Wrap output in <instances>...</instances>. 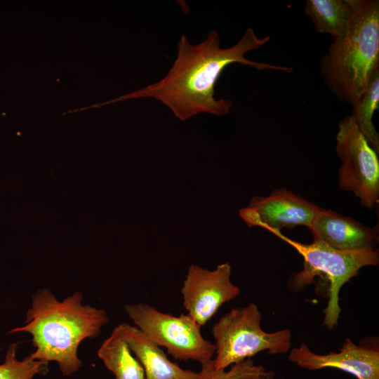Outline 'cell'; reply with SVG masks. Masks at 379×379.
Segmentation results:
<instances>
[{
    "label": "cell",
    "instance_id": "obj_4",
    "mask_svg": "<svg viewBox=\"0 0 379 379\" xmlns=\"http://www.w3.org/2000/svg\"><path fill=\"white\" fill-rule=\"evenodd\" d=\"M274 234L290 244L303 258V270L293 274L288 280V286L291 289H302L318 275H324L329 281L328 301L324 310V325L332 330L338 325L341 311L339 305L340 288L357 276L362 267L378 265V251H340L319 241L303 244L292 240L281 232Z\"/></svg>",
    "mask_w": 379,
    "mask_h": 379
},
{
    "label": "cell",
    "instance_id": "obj_9",
    "mask_svg": "<svg viewBox=\"0 0 379 379\" xmlns=\"http://www.w3.org/2000/svg\"><path fill=\"white\" fill-rule=\"evenodd\" d=\"M319 206L285 188L274 190L267 196H255L239 210L248 227H259L272 234L298 225L310 228Z\"/></svg>",
    "mask_w": 379,
    "mask_h": 379
},
{
    "label": "cell",
    "instance_id": "obj_2",
    "mask_svg": "<svg viewBox=\"0 0 379 379\" xmlns=\"http://www.w3.org/2000/svg\"><path fill=\"white\" fill-rule=\"evenodd\" d=\"M82 300L80 291L59 301L49 288L38 290L32 296L25 324L7 333H30L35 351L29 356L46 364L55 361L63 375H70L82 365L77 354L80 343L98 337L109 321L105 310L84 305Z\"/></svg>",
    "mask_w": 379,
    "mask_h": 379
},
{
    "label": "cell",
    "instance_id": "obj_10",
    "mask_svg": "<svg viewBox=\"0 0 379 379\" xmlns=\"http://www.w3.org/2000/svg\"><path fill=\"white\" fill-rule=\"evenodd\" d=\"M288 359L298 366L310 371L335 368L357 379H379L378 349L357 345L349 338L338 352L319 354L302 343L291 350Z\"/></svg>",
    "mask_w": 379,
    "mask_h": 379
},
{
    "label": "cell",
    "instance_id": "obj_13",
    "mask_svg": "<svg viewBox=\"0 0 379 379\" xmlns=\"http://www.w3.org/2000/svg\"><path fill=\"white\" fill-rule=\"evenodd\" d=\"M352 12V0H307L305 4V13L315 30L334 39L346 33Z\"/></svg>",
    "mask_w": 379,
    "mask_h": 379
},
{
    "label": "cell",
    "instance_id": "obj_14",
    "mask_svg": "<svg viewBox=\"0 0 379 379\" xmlns=\"http://www.w3.org/2000/svg\"><path fill=\"white\" fill-rule=\"evenodd\" d=\"M98 356L116 379H145L141 363L115 329L102 342Z\"/></svg>",
    "mask_w": 379,
    "mask_h": 379
},
{
    "label": "cell",
    "instance_id": "obj_11",
    "mask_svg": "<svg viewBox=\"0 0 379 379\" xmlns=\"http://www.w3.org/2000/svg\"><path fill=\"white\" fill-rule=\"evenodd\" d=\"M313 241H321L340 251L373 249L379 228L369 227L355 219L319 207L309 228Z\"/></svg>",
    "mask_w": 379,
    "mask_h": 379
},
{
    "label": "cell",
    "instance_id": "obj_1",
    "mask_svg": "<svg viewBox=\"0 0 379 379\" xmlns=\"http://www.w3.org/2000/svg\"><path fill=\"white\" fill-rule=\"evenodd\" d=\"M267 36L258 38L252 28H248L234 46L222 48L216 30L208 33L200 44L192 45L185 35L178 42V53L166 75L160 81L133 93L113 100L86 107H100L119 101L150 98L161 102L181 121L206 112L216 116L229 113L232 101L215 99L214 88L222 72L232 63H239L259 70L270 69L286 72L292 68L252 61L244 55L267 44Z\"/></svg>",
    "mask_w": 379,
    "mask_h": 379
},
{
    "label": "cell",
    "instance_id": "obj_12",
    "mask_svg": "<svg viewBox=\"0 0 379 379\" xmlns=\"http://www.w3.org/2000/svg\"><path fill=\"white\" fill-rule=\"evenodd\" d=\"M114 329L141 363L145 379H199V373L183 369L169 360L161 347L136 326L123 323Z\"/></svg>",
    "mask_w": 379,
    "mask_h": 379
},
{
    "label": "cell",
    "instance_id": "obj_16",
    "mask_svg": "<svg viewBox=\"0 0 379 379\" xmlns=\"http://www.w3.org/2000/svg\"><path fill=\"white\" fill-rule=\"evenodd\" d=\"M199 379H274V373L249 358L231 366L229 371L215 369L213 359L200 363Z\"/></svg>",
    "mask_w": 379,
    "mask_h": 379
},
{
    "label": "cell",
    "instance_id": "obj_15",
    "mask_svg": "<svg viewBox=\"0 0 379 379\" xmlns=\"http://www.w3.org/2000/svg\"><path fill=\"white\" fill-rule=\"evenodd\" d=\"M356 124L368 144L379 154V134L373 123V115L379 106V69L375 70L361 98L353 105Z\"/></svg>",
    "mask_w": 379,
    "mask_h": 379
},
{
    "label": "cell",
    "instance_id": "obj_8",
    "mask_svg": "<svg viewBox=\"0 0 379 379\" xmlns=\"http://www.w3.org/2000/svg\"><path fill=\"white\" fill-rule=\"evenodd\" d=\"M232 267L222 263L210 271L192 265L180 292L183 306L199 326H204L225 303L236 298L239 288L231 281Z\"/></svg>",
    "mask_w": 379,
    "mask_h": 379
},
{
    "label": "cell",
    "instance_id": "obj_7",
    "mask_svg": "<svg viewBox=\"0 0 379 379\" xmlns=\"http://www.w3.org/2000/svg\"><path fill=\"white\" fill-rule=\"evenodd\" d=\"M335 140V150L342 163L338 173L340 189L352 192L362 206L373 208L379 200L378 155L352 114L339 122Z\"/></svg>",
    "mask_w": 379,
    "mask_h": 379
},
{
    "label": "cell",
    "instance_id": "obj_17",
    "mask_svg": "<svg viewBox=\"0 0 379 379\" xmlns=\"http://www.w3.org/2000/svg\"><path fill=\"white\" fill-rule=\"evenodd\" d=\"M19 343L9 345L3 364H0V379H34L37 374L47 370V364L32 359L29 355L22 360L17 359Z\"/></svg>",
    "mask_w": 379,
    "mask_h": 379
},
{
    "label": "cell",
    "instance_id": "obj_5",
    "mask_svg": "<svg viewBox=\"0 0 379 379\" xmlns=\"http://www.w3.org/2000/svg\"><path fill=\"white\" fill-rule=\"evenodd\" d=\"M261 319L259 308L251 302L232 308L214 324L211 333L215 339V369L225 370L262 351L274 355L290 351L291 331L265 332L261 328Z\"/></svg>",
    "mask_w": 379,
    "mask_h": 379
},
{
    "label": "cell",
    "instance_id": "obj_3",
    "mask_svg": "<svg viewBox=\"0 0 379 379\" xmlns=\"http://www.w3.org/2000/svg\"><path fill=\"white\" fill-rule=\"evenodd\" d=\"M352 12L345 35L334 39L321 62V73L331 91L353 105L379 69V2L352 0Z\"/></svg>",
    "mask_w": 379,
    "mask_h": 379
},
{
    "label": "cell",
    "instance_id": "obj_6",
    "mask_svg": "<svg viewBox=\"0 0 379 379\" xmlns=\"http://www.w3.org/2000/svg\"><path fill=\"white\" fill-rule=\"evenodd\" d=\"M124 310L142 333L174 359L199 363L213 359L214 343L203 337L201 326L187 314L173 316L144 302L127 304Z\"/></svg>",
    "mask_w": 379,
    "mask_h": 379
}]
</instances>
